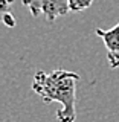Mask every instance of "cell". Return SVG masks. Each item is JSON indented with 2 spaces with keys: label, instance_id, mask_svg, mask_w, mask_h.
<instances>
[{
  "label": "cell",
  "instance_id": "obj_1",
  "mask_svg": "<svg viewBox=\"0 0 119 122\" xmlns=\"http://www.w3.org/2000/svg\"><path fill=\"white\" fill-rule=\"evenodd\" d=\"M79 75L76 72L57 69L52 72L38 70L32 79V92L43 99V102H58L61 108L57 112L58 122L76 121V82Z\"/></svg>",
  "mask_w": 119,
  "mask_h": 122
},
{
  "label": "cell",
  "instance_id": "obj_4",
  "mask_svg": "<svg viewBox=\"0 0 119 122\" xmlns=\"http://www.w3.org/2000/svg\"><path fill=\"white\" fill-rule=\"evenodd\" d=\"M70 12H81V11L89 9L93 3V0H67Z\"/></svg>",
  "mask_w": 119,
  "mask_h": 122
},
{
  "label": "cell",
  "instance_id": "obj_2",
  "mask_svg": "<svg viewBox=\"0 0 119 122\" xmlns=\"http://www.w3.org/2000/svg\"><path fill=\"white\" fill-rule=\"evenodd\" d=\"M21 3L29 9L34 18L43 17L49 23H53L58 17H64L70 12L67 0H21Z\"/></svg>",
  "mask_w": 119,
  "mask_h": 122
},
{
  "label": "cell",
  "instance_id": "obj_3",
  "mask_svg": "<svg viewBox=\"0 0 119 122\" xmlns=\"http://www.w3.org/2000/svg\"><path fill=\"white\" fill-rule=\"evenodd\" d=\"M98 37L102 38L107 49V60L109 66L112 69H119V21L113 26L112 29H95Z\"/></svg>",
  "mask_w": 119,
  "mask_h": 122
},
{
  "label": "cell",
  "instance_id": "obj_5",
  "mask_svg": "<svg viewBox=\"0 0 119 122\" xmlns=\"http://www.w3.org/2000/svg\"><path fill=\"white\" fill-rule=\"evenodd\" d=\"M14 3V0H0V6H2V12L5 14H11L9 12V6Z\"/></svg>",
  "mask_w": 119,
  "mask_h": 122
}]
</instances>
